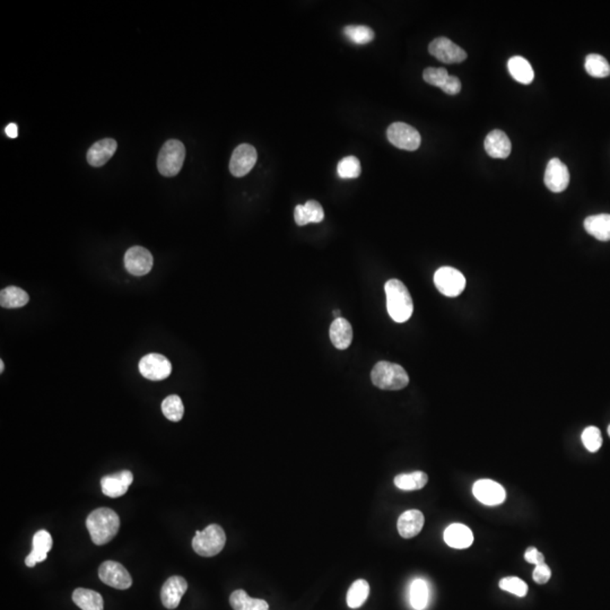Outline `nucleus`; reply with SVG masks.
<instances>
[{
  "label": "nucleus",
  "instance_id": "obj_1",
  "mask_svg": "<svg viewBox=\"0 0 610 610\" xmlns=\"http://www.w3.org/2000/svg\"><path fill=\"white\" fill-rule=\"evenodd\" d=\"M86 527L95 545H106L118 533L120 518L111 509H97L88 515Z\"/></svg>",
  "mask_w": 610,
  "mask_h": 610
},
{
  "label": "nucleus",
  "instance_id": "obj_2",
  "mask_svg": "<svg viewBox=\"0 0 610 610\" xmlns=\"http://www.w3.org/2000/svg\"><path fill=\"white\" fill-rule=\"evenodd\" d=\"M388 313L395 322L402 324L411 319L414 303L405 284L399 279H390L384 285Z\"/></svg>",
  "mask_w": 610,
  "mask_h": 610
},
{
  "label": "nucleus",
  "instance_id": "obj_3",
  "mask_svg": "<svg viewBox=\"0 0 610 610\" xmlns=\"http://www.w3.org/2000/svg\"><path fill=\"white\" fill-rule=\"evenodd\" d=\"M374 386L382 390H402L408 386L409 377L405 368L390 362H379L371 372Z\"/></svg>",
  "mask_w": 610,
  "mask_h": 610
},
{
  "label": "nucleus",
  "instance_id": "obj_4",
  "mask_svg": "<svg viewBox=\"0 0 610 610\" xmlns=\"http://www.w3.org/2000/svg\"><path fill=\"white\" fill-rule=\"evenodd\" d=\"M226 544V535L221 526L213 523L203 531H197L193 539V551L203 558L219 554Z\"/></svg>",
  "mask_w": 610,
  "mask_h": 610
},
{
  "label": "nucleus",
  "instance_id": "obj_5",
  "mask_svg": "<svg viewBox=\"0 0 610 610\" xmlns=\"http://www.w3.org/2000/svg\"><path fill=\"white\" fill-rule=\"evenodd\" d=\"M186 159V148L180 140L170 139L163 145L157 157V168L164 177H175Z\"/></svg>",
  "mask_w": 610,
  "mask_h": 610
},
{
  "label": "nucleus",
  "instance_id": "obj_6",
  "mask_svg": "<svg viewBox=\"0 0 610 610\" xmlns=\"http://www.w3.org/2000/svg\"><path fill=\"white\" fill-rule=\"evenodd\" d=\"M434 284L436 288L443 295L448 297H457L464 292L466 287V278L455 268L441 267L434 275Z\"/></svg>",
  "mask_w": 610,
  "mask_h": 610
},
{
  "label": "nucleus",
  "instance_id": "obj_7",
  "mask_svg": "<svg viewBox=\"0 0 610 610\" xmlns=\"http://www.w3.org/2000/svg\"><path fill=\"white\" fill-rule=\"evenodd\" d=\"M386 136L393 146L409 152L418 150L422 143L420 132L405 122L393 124L388 128Z\"/></svg>",
  "mask_w": 610,
  "mask_h": 610
},
{
  "label": "nucleus",
  "instance_id": "obj_8",
  "mask_svg": "<svg viewBox=\"0 0 610 610\" xmlns=\"http://www.w3.org/2000/svg\"><path fill=\"white\" fill-rule=\"evenodd\" d=\"M101 581L111 588L127 590L132 585V579L126 567L115 560H106L99 569Z\"/></svg>",
  "mask_w": 610,
  "mask_h": 610
},
{
  "label": "nucleus",
  "instance_id": "obj_9",
  "mask_svg": "<svg viewBox=\"0 0 610 610\" xmlns=\"http://www.w3.org/2000/svg\"><path fill=\"white\" fill-rule=\"evenodd\" d=\"M172 365L166 356L161 354H148L139 362V372L148 380H164L171 374Z\"/></svg>",
  "mask_w": 610,
  "mask_h": 610
},
{
  "label": "nucleus",
  "instance_id": "obj_10",
  "mask_svg": "<svg viewBox=\"0 0 610 610\" xmlns=\"http://www.w3.org/2000/svg\"><path fill=\"white\" fill-rule=\"evenodd\" d=\"M258 154L255 147L249 144H242L234 150L230 156V171L234 177L241 178L248 175L257 163Z\"/></svg>",
  "mask_w": 610,
  "mask_h": 610
},
{
  "label": "nucleus",
  "instance_id": "obj_11",
  "mask_svg": "<svg viewBox=\"0 0 610 610\" xmlns=\"http://www.w3.org/2000/svg\"><path fill=\"white\" fill-rule=\"evenodd\" d=\"M429 51L436 59L444 63H459L467 59V53L462 48L443 37L433 40Z\"/></svg>",
  "mask_w": 610,
  "mask_h": 610
},
{
  "label": "nucleus",
  "instance_id": "obj_12",
  "mask_svg": "<svg viewBox=\"0 0 610 610\" xmlns=\"http://www.w3.org/2000/svg\"><path fill=\"white\" fill-rule=\"evenodd\" d=\"M473 496L483 504L489 506L500 505L506 500V492L501 484L494 480H480L473 484Z\"/></svg>",
  "mask_w": 610,
  "mask_h": 610
},
{
  "label": "nucleus",
  "instance_id": "obj_13",
  "mask_svg": "<svg viewBox=\"0 0 610 610\" xmlns=\"http://www.w3.org/2000/svg\"><path fill=\"white\" fill-rule=\"evenodd\" d=\"M125 267L134 276H145L152 270V253L143 246H132L126 253Z\"/></svg>",
  "mask_w": 610,
  "mask_h": 610
},
{
  "label": "nucleus",
  "instance_id": "obj_14",
  "mask_svg": "<svg viewBox=\"0 0 610 610\" xmlns=\"http://www.w3.org/2000/svg\"><path fill=\"white\" fill-rule=\"evenodd\" d=\"M546 187L553 193H562L570 184L569 168L560 159H551L545 171Z\"/></svg>",
  "mask_w": 610,
  "mask_h": 610
},
{
  "label": "nucleus",
  "instance_id": "obj_15",
  "mask_svg": "<svg viewBox=\"0 0 610 610\" xmlns=\"http://www.w3.org/2000/svg\"><path fill=\"white\" fill-rule=\"evenodd\" d=\"M134 482V475L129 471H119L112 475L103 477L101 480V487L104 495L109 498H120L125 495L129 486Z\"/></svg>",
  "mask_w": 610,
  "mask_h": 610
},
{
  "label": "nucleus",
  "instance_id": "obj_16",
  "mask_svg": "<svg viewBox=\"0 0 610 610\" xmlns=\"http://www.w3.org/2000/svg\"><path fill=\"white\" fill-rule=\"evenodd\" d=\"M188 583L182 576H171L166 580L161 590V600L164 607L175 609L180 604L181 599L187 592Z\"/></svg>",
  "mask_w": 610,
  "mask_h": 610
},
{
  "label": "nucleus",
  "instance_id": "obj_17",
  "mask_svg": "<svg viewBox=\"0 0 610 610\" xmlns=\"http://www.w3.org/2000/svg\"><path fill=\"white\" fill-rule=\"evenodd\" d=\"M32 542L33 549L26 558V567H35L37 564L47 560L48 553L52 548V537L47 530H39Z\"/></svg>",
  "mask_w": 610,
  "mask_h": 610
},
{
  "label": "nucleus",
  "instance_id": "obj_18",
  "mask_svg": "<svg viewBox=\"0 0 610 610\" xmlns=\"http://www.w3.org/2000/svg\"><path fill=\"white\" fill-rule=\"evenodd\" d=\"M485 150L493 159H506L511 154L512 145L508 135L502 130H493L485 138Z\"/></svg>",
  "mask_w": 610,
  "mask_h": 610
},
{
  "label": "nucleus",
  "instance_id": "obj_19",
  "mask_svg": "<svg viewBox=\"0 0 610 610\" xmlns=\"http://www.w3.org/2000/svg\"><path fill=\"white\" fill-rule=\"evenodd\" d=\"M424 522H425V518L420 511H406L399 517L398 523H397L399 535H402V538H413L422 531Z\"/></svg>",
  "mask_w": 610,
  "mask_h": 610
},
{
  "label": "nucleus",
  "instance_id": "obj_20",
  "mask_svg": "<svg viewBox=\"0 0 610 610\" xmlns=\"http://www.w3.org/2000/svg\"><path fill=\"white\" fill-rule=\"evenodd\" d=\"M118 144L115 139L106 138L99 140L90 147L88 152V162L94 168H100L104 166L115 154Z\"/></svg>",
  "mask_w": 610,
  "mask_h": 610
},
{
  "label": "nucleus",
  "instance_id": "obj_21",
  "mask_svg": "<svg viewBox=\"0 0 610 610\" xmlns=\"http://www.w3.org/2000/svg\"><path fill=\"white\" fill-rule=\"evenodd\" d=\"M444 542L450 547L464 549L473 545V535L467 526L461 523H453L445 529Z\"/></svg>",
  "mask_w": 610,
  "mask_h": 610
},
{
  "label": "nucleus",
  "instance_id": "obj_22",
  "mask_svg": "<svg viewBox=\"0 0 610 610\" xmlns=\"http://www.w3.org/2000/svg\"><path fill=\"white\" fill-rule=\"evenodd\" d=\"M324 218V208L315 200H308L304 205H297L294 209V219L299 226H304L308 223H320Z\"/></svg>",
  "mask_w": 610,
  "mask_h": 610
},
{
  "label": "nucleus",
  "instance_id": "obj_23",
  "mask_svg": "<svg viewBox=\"0 0 610 610\" xmlns=\"http://www.w3.org/2000/svg\"><path fill=\"white\" fill-rule=\"evenodd\" d=\"M331 343L337 349L348 348L353 340V328L348 321L344 318L335 319L329 331Z\"/></svg>",
  "mask_w": 610,
  "mask_h": 610
},
{
  "label": "nucleus",
  "instance_id": "obj_24",
  "mask_svg": "<svg viewBox=\"0 0 610 610\" xmlns=\"http://www.w3.org/2000/svg\"><path fill=\"white\" fill-rule=\"evenodd\" d=\"M584 228L599 241H610V215L599 214L585 218Z\"/></svg>",
  "mask_w": 610,
  "mask_h": 610
},
{
  "label": "nucleus",
  "instance_id": "obj_25",
  "mask_svg": "<svg viewBox=\"0 0 610 610\" xmlns=\"http://www.w3.org/2000/svg\"><path fill=\"white\" fill-rule=\"evenodd\" d=\"M509 72L515 81L521 84L528 85L533 83L535 72L529 61L523 57H512L508 63Z\"/></svg>",
  "mask_w": 610,
  "mask_h": 610
},
{
  "label": "nucleus",
  "instance_id": "obj_26",
  "mask_svg": "<svg viewBox=\"0 0 610 610\" xmlns=\"http://www.w3.org/2000/svg\"><path fill=\"white\" fill-rule=\"evenodd\" d=\"M72 601L81 610H103L104 602L99 592L90 589L78 588L72 593Z\"/></svg>",
  "mask_w": 610,
  "mask_h": 610
},
{
  "label": "nucleus",
  "instance_id": "obj_27",
  "mask_svg": "<svg viewBox=\"0 0 610 610\" xmlns=\"http://www.w3.org/2000/svg\"><path fill=\"white\" fill-rule=\"evenodd\" d=\"M230 607L234 610H268L269 604L262 599L249 597L244 590H235L230 597Z\"/></svg>",
  "mask_w": 610,
  "mask_h": 610
},
{
  "label": "nucleus",
  "instance_id": "obj_28",
  "mask_svg": "<svg viewBox=\"0 0 610 610\" xmlns=\"http://www.w3.org/2000/svg\"><path fill=\"white\" fill-rule=\"evenodd\" d=\"M30 296L26 291L16 286H8L0 292V305L6 308H22L28 304Z\"/></svg>",
  "mask_w": 610,
  "mask_h": 610
},
{
  "label": "nucleus",
  "instance_id": "obj_29",
  "mask_svg": "<svg viewBox=\"0 0 610 610\" xmlns=\"http://www.w3.org/2000/svg\"><path fill=\"white\" fill-rule=\"evenodd\" d=\"M429 482V476L423 471L411 473H402L395 477L393 483L402 491H418L425 487Z\"/></svg>",
  "mask_w": 610,
  "mask_h": 610
},
{
  "label": "nucleus",
  "instance_id": "obj_30",
  "mask_svg": "<svg viewBox=\"0 0 610 610\" xmlns=\"http://www.w3.org/2000/svg\"><path fill=\"white\" fill-rule=\"evenodd\" d=\"M370 595V584L368 581L360 579L353 583L347 592V604L352 609H357L364 604Z\"/></svg>",
  "mask_w": 610,
  "mask_h": 610
},
{
  "label": "nucleus",
  "instance_id": "obj_31",
  "mask_svg": "<svg viewBox=\"0 0 610 610\" xmlns=\"http://www.w3.org/2000/svg\"><path fill=\"white\" fill-rule=\"evenodd\" d=\"M585 72L596 78H604L610 75V65L604 57L591 53L585 58Z\"/></svg>",
  "mask_w": 610,
  "mask_h": 610
},
{
  "label": "nucleus",
  "instance_id": "obj_32",
  "mask_svg": "<svg viewBox=\"0 0 610 610\" xmlns=\"http://www.w3.org/2000/svg\"><path fill=\"white\" fill-rule=\"evenodd\" d=\"M429 602V587L427 583L422 579L415 580L411 587V604L416 610H423L426 608Z\"/></svg>",
  "mask_w": 610,
  "mask_h": 610
},
{
  "label": "nucleus",
  "instance_id": "obj_33",
  "mask_svg": "<svg viewBox=\"0 0 610 610\" xmlns=\"http://www.w3.org/2000/svg\"><path fill=\"white\" fill-rule=\"evenodd\" d=\"M162 411L168 420L180 422L184 414V402L179 395H168L163 400Z\"/></svg>",
  "mask_w": 610,
  "mask_h": 610
},
{
  "label": "nucleus",
  "instance_id": "obj_34",
  "mask_svg": "<svg viewBox=\"0 0 610 610\" xmlns=\"http://www.w3.org/2000/svg\"><path fill=\"white\" fill-rule=\"evenodd\" d=\"M344 35L355 44H368L373 41L374 31L365 26H347L344 28Z\"/></svg>",
  "mask_w": 610,
  "mask_h": 610
},
{
  "label": "nucleus",
  "instance_id": "obj_35",
  "mask_svg": "<svg viewBox=\"0 0 610 610\" xmlns=\"http://www.w3.org/2000/svg\"><path fill=\"white\" fill-rule=\"evenodd\" d=\"M337 173L342 179H356L361 175V162L355 156L344 157L337 166Z\"/></svg>",
  "mask_w": 610,
  "mask_h": 610
},
{
  "label": "nucleus",
  "instance_id": "obj_36",
  "mask_svg": "<svg viewBox=\"0 0 610 610\" xmlns=\"http://www.w3.org/2000/svg\"><path fill=\"white\" fill-rule=\"evenodd\" d=\"M500 588L517 597H524L528 593V585L517 576H509L500 581Z\"/></svg>",
  "mask_w": 610,
  "mask_h": 610
},
{
  "label": "nucleus",
  "instance_id": "obj_37",
  "mask_svg": "<svg viewBox=\"0 0 610 610\" xmlns=\"http://www.w3.org/2000/svg\"><path fill=\"white\" fill-rule=\"evenodd\" d=\"M582 442L585 449L590 452H597L602 445V436L598 427L589 426L583 431Z\"/></svg>",
  "mask_w": 610,
  "mask_h": 610
},
{
  "label": "nucleus",
  "instance_id": "obj_38",
  "mask_svg": "<svg viewBox=\"0 0 610 610\" xmlns=\"http://www.w3.org/2000/svg\"><path fill=\"white\" fill-rule=\"evenodd\" d=\"M449 76L450 75H449L448 70L445 68L429 67L423 72L424 81H426L427 84L439 88H443L445 81H448Z\"/></svg>",
  "mask_w": 610,
  "mask_h": 610
},
{
  "label": "nucleus",
  "instance_id": "obj_39",
  "mask_svg": "<svg viewBox=\"0 0 610 610\" xmlns=\"http://www.w3.org/2000/svg\"><path fill=\"white\" fill-rule=\"evenodd\" d=\"M551 576V569H549V567H548L546 563L537 565L535 571H533V580H535V582L538 583V584H545V583H547L548 581H549Z\"/></svg>",
  "mask_w": 610,
  "mask_h": 610
},
{
  "label": "nucleus",
  "instance_id": "obj_40",
  "mask_svg": "<svg viewBox=\"0 0 610 610\" xmlns=\"http://www.w3.org/2000/svg\"><path fill=\"white\" fill-rule=\"evenodd\" d=\"M441 90L449 95H457L458 93H460L461 90L460 79L455 76H449L448 81H445V84L443 85Z\"/></svg>",
  "mask_w": 610,
  "mask_h": 610
},
{
  "label": "nucleus",
  "instance_id": "obj_41",
  "mask_svg": "<svg viewBox=\"0 0 610 610\" xmlns=\"http://www.w3.org/2000/svg\"><path fill=\"white\" fill-rule=\"evenodd\" d=\"M524 558H526L527 562L530 564H533V565H540V564L545 563V556L540 553V551L535 547H530L527 549L526 554H524Z\"/></svg>",
  "mask_w": 610,
  "mask_h": 610
},
{
  "label": "nucleus",
  "instance_id": "obj_42",
  "mask_svg": "<svg viewBox=\"0 0 610 610\" xmlns=\"http://www.w3.org/2000/svg\"><path fill=\"white\" fill-rule=\"evenodd\" d=\"M5 132H6L8 137L16 138L17 137V135H19V129H17V126H16L15 124H10V125L7 126L6 129H5Z\"/></svg>",
  "mask_w": 610,
  "mask_h": 610
},
{
  "label": "nucleus",
  "instance_id": "obj_43",
  "mask_svg": "<svg viewBox=\"0 0 610 610\" xmlns=\"http://www.w3.org/2000/svg\"><path fill=\"white\" fill-rule=\"evenodd\" d=\"M333 315H335V318L336 319L342 318V317H340V310H336V311H333Z\"/></svg>",
  "mask_w": 610,
  "mask_h": 610
},
{
  "label": "nucleus",
  "instance_id": "obj_44",
  "mask_svg": "<svg viewBox=\"0 0 610 610\" xmlns=\"http://www.w3.org/2000/svg\"><path fill=\"white\" fill-rule=\"evenodd\" d=\"M0 372H1V373H3V361H0Z\"/></svg>",
  "mask_w": 610,
  "mask_h": 610
},
{
  "label": "nucleus",
  "instance_id": "obj_45",
  "mask_svg": "<svg viewBox=\"0 0 610 610\" xmlns=\"http://www.w3.org/2000/svg\"><path fill=\"white\" fill-rule=\"evenodd\" d=\"M608 434H609V436H610V425H609V426H608Z\"/></svg>",
  "mask_w": 610,
  "mask_h": 610
}]
</instances>
